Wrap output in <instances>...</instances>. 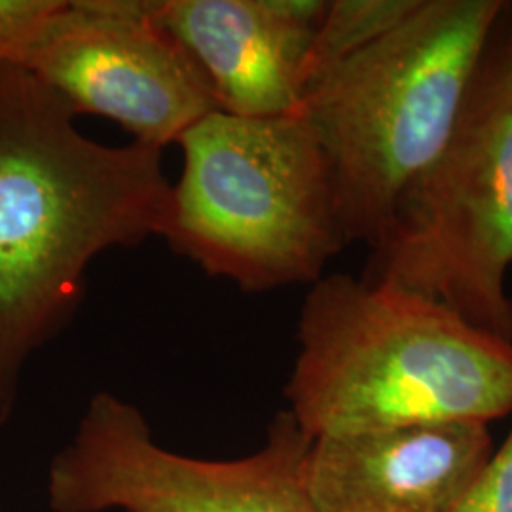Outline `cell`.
<instances>
[{
    "mask_svg": "<svg viewBox=\"0 0 512 512\" xmlns=\"http://www.w3.org/2000/svg\"><path fill=\"white\" fill-rule=\"evenodd\" d=\"M169 190L164 150L93 141L33 74L0 65V423L31 355L82 306L93 260L160 236Z\"/></svg>",
    "mask_w": 512,
    "mask_h": 512,
    "instance_id": "obj_1",
    "label": "cell"
},
{
    "mask_svg": "<svg viewBox=\"0 0 512 512\" xmlns=\"http://www.w3.org/2000/svg\"><path fill=\"white\" fill-rule=\"evenodd\" d=\"M285 387L311 440L512 412V346L395 283L323 275L304 298Z\"/></svg>",
    "mask_w": 512,
    "mask_h": 512,
    "instance_id": "obj_2",
    "label": "cell"
},
{
    "mask_svg": "<svg viewBox=\"0 0 512 512\" xmlns=\"http://www.w3.org/2000/svg\"><path fill=\"white\" fill-rule=\"evenodd\" d=\"M505 0H421L401 25L319 76L300 112L329 165L346 241L372 251L406 188L450 139Z\"/></svg>",
    "mask_w": 512,
    "mask_h": 512,
    "instance_id": "obj_3",
    "label": "cell"
},
{
    "mask_svg": "<svg viewBox=\"0 0 512 512\" xmlns=\"http://www.w3.org/2000/svg\"><path fill=\"white\" fill-rule=\"evenodd\" d=\"M160 236L175 255L243 293L313 285L346 249L329 165L298 110L245 118L213 110L184 133Z\"/></svg>",
    "mask_w": 512,
    "mask_h": 512,
    "instance_id": "obj_4",
    "label": "cell"
},
{
    "mask_svg": "<svg viewBox=\"0 0 512 512\" xmlns=\"http://www.w3.org/2000/svg\"><path fill=\"white\" fill-rule=\"evenodd\" d=\"M512 4L450 139L406 188L366 279L437 300L512 346Z\"/></svg>",
    "mask_w": 512,
    "mask_h": 512,
    "instance_id": "obj_5",
    "label": "cell"
},
{
    "mask_svg": "<svg viewBox=\"0 0 512 512\" xmlns=\"http://www.w3.org/2000/svg\"><path fill=\"white\" fill-rule=\"evenodd\" d=\"M311 439L289 410L262 448L230 461L160 446L137 406L101 391L48 475L54 512H317L304 482Z\"/></svg>",
    "mask_w": 512,
    "mask_h": 512,
    "instance_id": "obj_6",
    "label": "cell"
},
{
    "mask_svg": "<svg viewBox=\"0 0 512 512\" xmlns=\"http://www.w3.org/2000/svg\"><path fill=\"white\" fill-rule=\"evenodd\" d=\"M16 65L76 118H107L160 150L219 110L198 65L160 23L156 0H59Z\"/></svg>",
    "mask_w": 512,
    "mask_h": 512,
    "instance_id": "obj_7",
    "label": "cell"
},
{
    "mask_svg": "<svg viewBox=\"0 0 512 512\" xmlns=\"http://www.w3.org/2000/svg\"><path fill=\"white\" fill-rule=\"evenodd\" d=\"M494 454L486 423L440 421L311 440L317 512H450Z\"/></svg>",
    "mask_w": 512,
    "mask_h": 512,
    "instance_id": "obj_8",
    "label": "cell"
},
{
    "mask_svg": "<svg viewBox=\"0 0 512 512\" xmlns=\"http://www.w3.org/2000/svg\"><path fill=\"white\" fill-rule=\"evenodd\" d=\"M329 0H156V16L202 71L217 107L245 118L293 114Z\"/></svg>",
    "mask_w": 512,
    "mask_h": 512,
    "instance_id": "obj_9",
    "label": "cell"
},
{
    "mask_svg": "<svg viewBox=\"0 0 512 512\" xmlns=\"http://www.w3.org/2000/svg\"><path fill=\"white\" fill-rule=\"evenodd\" d=\"M421 0H329L325 18L311 42L306 90L311 84L401 25ZM306 93V92H304Z\"/></svg>",
    "mask_w": 512,
    "mask_h": 512,
    "instance_id": "obj_10",
    "label": "cell"
},
{
    "mask_svg": "<svg viewBox=\"0 0 512 512\" xmlns=\"http://www.w3.org/2000/svg\"><path fill=\"white\" fill-rule=\"evenodd\" d=\"M450 512H512V429Z\"/></svg>",
    "mask_w": 512,
    "mask_h": 512,
    "instance_id": "obj_11",
    "label": "cell"
},
{
    "mask_svg": "<svg viewBox=\"0 0 512 512\" xmlns=\"http://www.w3.org/2000/svg\"><path fill=\"white\" fill-rule=\"evenodd\" d=\"M59 0H0V65L16 63Z\"/></svg>",
    "mask_w": 512,
    "mask_h": 512,
    "instance_id": "obj_12",
    "label": "cell"
}]
</instances>
